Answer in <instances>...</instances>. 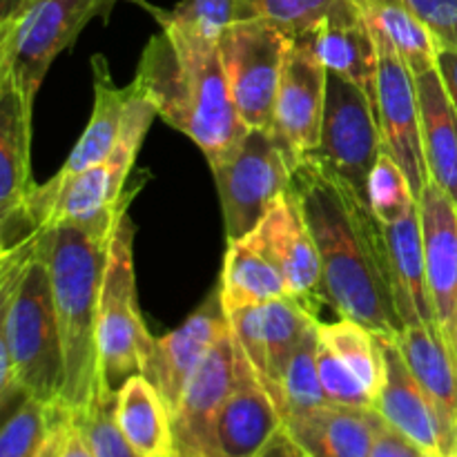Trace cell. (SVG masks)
<instances>
[{
	"mask_svg": "<svg viewBox=\"0 0 457 457\" xmlns=\"http://www.w3.org/2000/svg\"><path fill=\"white\" fill-rule=\"evenodd\" d=\"M74 427L80 431L94 457H141L116 420V391L103 375L87 409L74 418Z\"/></svg>",
	"mask_w": 457,
	"mask_h": 457,
	"instance_id": "31",
	"label": "cell"
},
{
	"mask_svg": "<svg viewBox=\"0 0 457 457\" xmlns=\"http://www.w3.org/2000/svg\"><path fill=\"white\" fill-rule=\"evenodd\" d=\"M129 204L92 221H62L38 235L61 328L65 384L61 400L74 418L87 409L98 379V299L112 237Z\"/></svg>",
	"mask_w": 457,
	"mask_h": 457,
	"instance_id": "3",
	"label": "cell"
},
{
	"mask_svg": "<svg viewBox=\"0 0 457 457\" xmlns=\"http://www.w3.org/2000/svg\"><path fill=\"white\" fill-rule=\"evenodd\" d=\"M339 0H237V21H266L290 38L308 34Z\"/></svg>",
	"mask_w": 457,
	"mask_h": 457,
	"instance_id": "34",
	"label": "cell"
},
{
	"mask_svg": "<svg viewBox=\"0 0 457 457\" xmlns=\"http://www.w3.org/2000/svg\"><path fill=\"white\" fill-rule=\"evenodd\" d=\"M239 344L232 328L196 369L172 413L174 457H212L219 413L237 386Z\"/></svg>",
	"mask_w": 457,
	"mask_h": 457,
	"instance_id": "12",
	"label": "cell"
},
{
	"mask_svg": "<svg viewBox=\"0 0 457 457\" xmlns=\"http://www.w3.org/2000/svg\"><path fill=\"white\" fill-rule=\"evenodd\" d=\"M293 38L266 21H235L221 38L232 98L248 129H272L286 54Z\"/></svg>",
	"mask_w": 457,
	"mask_h": 457,
	"instance_id": "8",
	"label": "cell"
},
{
	"mask_svg": "<svg viewBox=\"0 0 457 457\" xmlns=\"http://www.w3.org/2000/svg\"><path fill=\"white\" fill-rule=\"evenodd\" d=\"M306 36L326 70L360 85L378 107L379 54L355 0H339Z\"/></svg>",
	"mask_w": 457,
	"mask_h": 457,
	"instance_id": "18",
	"label": "cell"
},
{
	"mask_svg": "<svg viewBox=\"0 0 457 457\" xmlns=\"http://www.w3.org/2000/svg\"><path fill=\"white\" fill-rule=\"evenodd\" d=\"M284 428V418L239 346L237 386L214 427L212 457H257Z\"/></svg>",
	"mask_w": 457,
	"mask_h": 457,
	"instance_id": "17",
	"label": "cell"
},
{
	"mask_svg": "<svg viewBox=\"0 0 457 457\" xmlns=\"http://www.w3.org/2000/svg\"><path fill=\"white\" fill-rule=\"evenodd\" d=\"M436 67H437V71H440L442 83H445L451 103H453V107L457 112V52L455 49L437 47Z\"/></svg>",
	"mask_w": 457,
	"mask_h": 457,
	"instance_id": "39",
	"label": "cell"
},
{
	"mask_svg": "<svg viewBox=\"0 0 457 457\" xmlns=\"http://www.w3.org/2000/svg\"><path fill=\"white\" fill-rule=\"evenodd\" d=\"M0 342L25 395L47 404L61 400L65 357L38 237L0 254Z\"/></svg>",
	"mask_w": 457,
	"mask_h": 457,
	"instance_id": "4",
	"label": "cell"
},
{
	"mask_svg": "<svg viewBox=\"0 0 457 457\" xmlns=\"http://www.w3.org/2000/svg\"><path fill=\"white\" fill-rule=\"evenodd\" d=\"M418 208L428 293L442 335L453 351L457 326V205L436 181H428L420 195Z\"/></svg>",
	"mask_w": 457,
	"mask_h": 457,
	"instance_id": "16",
	"label": "cell"
},
{
	"mask_svg": "<svg viewBox=\"0 0 457 457\" xmlns=\"http://www.w3.org/2000/svg\"><path fill=\"white\" fill-rule=\"evenodd\" d=\"M366 201L375 217L382 221V226L397 223L411 210L418 208V199H415L409 177L388 152L382 150L370 170L369 183H366Z\"/></svg>",
	"mask_w": 457,
	"mask_h": 457,
	"instance_id": "33",
	"label": "cell"
},
{
	"mask_svg": "<svg viewBox=\"0 0 457 457\" xmlns=\"http://www.w3.org/2000/svg\"><path fill=\"white\" fill-rule=\"evenodd\" d=\"M317 369H320L321 386L333 404L357 406V409H375V397L360 382L355 373L330 351L326 344L317 346Z\"/></svg>",
	"mask_w": 457,
	"mask_h": 457,
	"instance_id": "36",
	"label": "cell"
},
{
	"mask_svg": "<svg viewBox=\"0 0 457 457\" xmlns=\"http://www.w3.org/2000/svg\"><path fill=\"white\" fill-rule=\"evenodd\" d=\"M257 457H303L302 449L293 442V437L286 433V428H281L270 442L262 449V453Z\"/></svg>",
	"mask_w": 457,
	"mask_h": 457,
	"instance_id": "40",
	"label": "cell"
},
{
	"mask_svg": "<svg viewBox=\"0 0 457 457\" xmlns=\"http://www.w3.org/2000/svg\"><path fill=\"white\" fill-rule=\"evenodd\" d=\"M31 112L9 76H0V219L27 199L31 181Z\"/></svg>",
	"mask_w": 457,
	"mask_h": 457,
	"instance_id": "23",
	"label": "cell"
},
{
	"mask_svg": "<svg viewBox=\"0 0 457 457\" xmlns=\"http://www.w3.org/2000/svg\"><path fill=\"white\" fill-rule=\"evenodd\" d=\"M34 457H36V455H34Z\"/></svg>",
	"mask_w": 457,
	"mask_h": 457,
	"instance_id": "46",
	"label": "cell"
},
{
	"mask_svg": "<svg viewBox=\"0 0 457 457\" xmlns=\"http://www.w3.org/2000/svg\"><path fill=\"white\" fill-rule=\"evenodd\" d=\"M31 3L34 0H0V29H4L16 18H21Z\"/></svg>",
	"mask_w": 457,
	"mask_h": 457,
	"instance_id": "41",
	"label": "cell"
},
{
	"mask_svg": "<svg viewBox=\"0 0 457 457\" xmlns=\"http://www.w3.org/2000/svg\"><path fill=\"white\" fill-rule=\"evenodd\" d=\"M154 342L141 317L134 277V223L125 212L116 226L98 299V364L105 382L119 391L132 375H143Z\"/></svg>",
	"mask_w": 457,
	"mask_h": 457,
	"instance_id": "5",
	"label": "cell"
},
{
	"mask_svg": "<svg viewBox=\"0 0 457 457\" xmlns=\"http://www.w3.org/2000/svg\"><path fill=\"white\" fill-rule=\"evenodd\" d=\"M228 330H230V317L223 308L221 290L214 288L177 330L156 339L143 375L161 393L170 413H174L181 402L192 375Z\"/></svg>",
	"mask_w": 457,
	"mask_h": 457,
	"instance_id": "15",
	"label": "cell"
},
{
	"mask_svg": "<svg viewBox=\"0 0 457 457\" xmlns=\"http://www.w3.org/2000/svg\"><path fill=\"white\" fill-rule=\"evenodd\" d=\"M317 346H320V321L308 330L303 342L295 351L277 391L275 404L284 422L293 415L308 413V411L328 404V397L321 386L320 369H317Z\"/></svg>",
	"mask_w": 457,
	"mask_h": 457,
	"instance_id": "30",
	"label": "cell"
},
{
	"mask_svg": "<svg viewBox=\"0 0 457 457\" xmlns=\"http://www.w3.org/2000/svg\"><path fill=\"white\" fill-rule=\"evenodd\" d=\"M384 232H386L393 290H395V303L402 324L404 328L420 324L440 326L431 293H428L420 208L411 210L397 223L384 226Z\"/></svg>",
	"mask_w": 457,
	"mask_h": 457,
	"instance_id": "22",
	"label": "cell"
},
{
	"mask_svg": "<svg viewBox=\"0 0 457 457\" xmlns=\"http://www.w3.org/2000/svg\"><path fill=\"white\" fill-rule=\"evenodd\" d=\"M230 328L245 360L275 402L286 369L317 315L299 299L284 297L230 312Z\"/></svg>",
	"mask_w": 457,
	"mask_h": 457,
	"instance_id": "11",
	"label": "cell"
},
{
	"mask_svg": "<svg viewBox=\"0 0 457 457\" xmlns=\"http://www.w3.org/2000/svg\"><path fill=\"white\" fill-rule=\"evenodd\" d=\"M219 45L161 27L137 71L161 119L192 138L210 168L235 154L250 132L232 98Z\"/></svg>",
	"mask_w": 457,
	"mask_h": 457,
	"instance_id": "2",
	"label": "cell"
},
{
	"mask_svg": "<svg viewBox=\"0 0 457 457\" xmlns=\"http://www.w3.org/2000/svg\"><path fill=\"white\" fill-rule=\"evenodd\" d=\"M384 357V382L375 400V409L391 427L404 433L424 453L446 457V436L436 406L411 369L406 366L393 337L379 335Z\"/></svg>",
	"mask_w": 457,
	"mask_h": 457,
	"instance_id": "19",
	"label": "cell"
},
{
	"mask_svg": "<svg viewBox=\"0 0 457 457\" xmlns=\"http://www.w3.org/2000/svg\"><path fill=\"white\" fill-rule=\"evenodd\" d=\"M290 192L315 239L330 306L384 337L400 335L386 232L369 201L315 152L295 165Z\"/></svg>",
	"mask_w": 457,
	"mask_h": 457,
	"instance_id": "1",
	"label": "cell"
},
{
	"mask_svg": "<svg viewBox=\"0 0 457 457\" xmlns=\"http://www.w3.org/2000/svg\"><path fill=\"white\" fill-rule=\"evenodd\" d=\"M382 150L375 103L360 85L328 71L324 125L315 154L366 199L369 174Z\"/></svg>",
	"mask_w": 457,
	"mask_h": 457,
	"instance_id": "9",
	"label": "cell"
},
{
	"mask_svg": "<svg viewBox=\"0 0 457 457\" xmlns=\"http://www.w3.org/2000/svg\"><path fill=\"white\" fill-rule=\"evenodd\" d=\"M451 457H457V455H451Z\"/></svg>",
	"mask_w": 457,
	"mask_h": 457,
	"instance_id": "45",
	"label": "cell"
},
{
	"mask_svg": "<svg viewBox=\"0 0 457 457\" xmlns=\"http://www.w3.org/2000/svg\"><path fill=\"white\" fill-rule=\"evenodd\" d=\"M386 420L378 409L328 404L284 422L286 433L308 457H369Z\"/></svg>",
	"mask_w": 457,
	"mask_h": 457,
	"instance_id": "21",
	"label": "cell"
},
{
	"mask_svg": "<svg viewBox=\"0 0 457 457\" xmlns=\"http://www.w3.org/2000/svg\"><path fill=\"white\" fill-rule=\"evenodd\" d=\"M328 70L306 36L293 38L286 54L284 74L275 107V129L297 159L320 147L324 125Z\"/></svg>",
	"mask_w": 457,
	"mask_h": 457,
	"instance_id": "14",
	"label": "cell"
},
{
	"mask_svg": "<svg viewBox=\"0 0 457 457\" xmlns=\"http://www.w3.org/2000/svg\"><path fill=\"white\" fill-rule=\"evenodd\" d=\"M373 34L397 49L415 76L436 67L437 45L406 0H355Z\"/></svg>",
	"mask_w": 457,
	"mask_h": 457,
	"instance_id": "28",
	"label": "cell"
},
{
	"mask_svg": "<svg viewBox=\"0 0 457 457\" xmlns=\"http://www.w3.org/2000/svg\"><path fill=\"white\" fill-rule=\"evenodd\" d=\"M245 237L281 272L290 297L299 299L315 315L321 303H328L320 253L290 187Z\"/></svg>",
	"mask_w": 457,
	"mask_h": 457,
	"instance_id": "13",
	"label": "cell"
},
{
	"mask_svg": "<svg viewBox=\"0 0 457 457\" xmlns=\"http://www.w3.org/2000/svg\"><path fill=\"white\" fill-rule=\"evenodd\" d=\"M424 22L437 47L457 52V0H406Z\"/></svg>",
	"mask_w": 457,
	"mask_h": 457,
	"instance_id": "37",
	"label": "cell"
},
{
	"mask_svg": "<svg viewBox=\"0 0 457 457\" xmlns=\"http://www.w3.org/2000/svg\"><path fill=\"white\" fill-rule=\"evenodd\" d=\"M119 0H34L21 18L0 29V76H9L34 107L54 58L70 47L89 21L107 16Z\"/></svg>",
	"mask_w": 457,
	"mask_h": 457,
	"instance_id": "6",
	"label": "cell"
},
{
	"mask_svg": "<svg viewBox=\"0 0 457 457\" xmlns=\"http://www.w3.org/2000/svg\"><path fill=\"white\" fill-rule=\"evenodd\" d=\"M297 156L275 129H250L235 154L212 165L228 241L244 239L290 187Z\"/></svg>",
	"mask_w": 457,
	"mask_h": 457,
	"instance_id": "7",
	"label": "cell"
},
{
	"mask_svg": "<svg viewBox=\"0 0 457 457\" xmlns=\"http://www.w3.org/2000/svg\"><path fill=\"white\" fill-rule=\"evenodd\" d=\"M161 27L177 29L205 43H221L237 21V0H181L172 9H154Z\"/></svg>",
	"mask_w": 457,
	"mask_h": 457,
	"instance_id": "32",
	"label": "cell"
},
{
	"mask_svg": "<svg viewBox=\"0 0 457 457\" xmlns=\"http://www.w3.org/2000/svg\"><path fill=\"white\" fill-rule=\"evenodd\" d=\"M52 418L49 404L27 397L4 418L0 433V457H34L47 437Z\"/></svg>",
	"mask_w": 457,
	"mask_h": 457,
	"instance_id": "35",
	"label": "cell"
},
{
	"mask_svg": "<svg viewBox=\"0 0 457 457\" xmlns=\"http://www.w3.org/2000/svg\"><path fill=\"white\" fill-rule=\"evenodd\" d=\"M302 453H303V451H302ZM303 457H308V455H306V453H303Z\"/></svg>",
	"mask_w": 457,
	"mask_h": 457,
	"instance_id": "44",
	"label": "cell"
},
{
	"mask_svg": "<svg viewBox=\"0 0 457 457\" xmlns=\"http://www.w3.org/2000/svg\"><path fill=\"white\" fill-rule=\"evenodd\" d=\"M428 177L457 205V112L437 67L415 76Z\"/></svg>",
	"mask_w": 457,
	"mask_h": 457,
	"instance_id": "24",
	"label": "cell"
},
{
	"mask_svg": "<svg viewBox=\"0 0 457 457\" xmlns=\"http://www.w3.org/2000/svg\"><path fill=\"white\" fill-rule=\"evenodd\" d=\"M94 70V110L83 137L76 143L74 150L67 156L65 165L61 168L58 177L70 179L74 174L94 168L114 150L120 137L125 112L134 94V83L128 87H116L112 80L110 67L103 56L92 58Z\"/></svg>",
	"mask_w": 457,
	"mask_h": 457,
	"instance_id": "25",
	"label": "cell"
},
{
	"mask_svg": "<svg viewBox=\"0 0 457 457\" xmlns=\"http://www.w3.org/2000/svg\"><path fill=\"white\" fill-rule=\"evenodd\" d=\"M393 342L436 406L437 418L445 427L446 457L457 455V360L440 326H406Z\"/></svg>",
	"mask_w": 457,
	"mask_h": 457,
	"instance_id": "20",
	"label": "cell"
},
{
	"mask_svg": "<svg viewBox=\"0 0 457 457\" xmlns=\"http://www.w3.org/2000/svg\"><path fill=\"white\" fill-rule=\"evenodd\" d=\"M418 445H415L411 437H406L404 433L397 431L391 424H384L379 428L378 437L373 442V449H370L369 457H427Z\"/></svg>",
	"mask_w": 457,
	"mask_h": 457,
	"instance_id": "38",
	"label": "cell"
},
{
	"mask_svg": "<svg viewBox=\"0 0 457 457\" xmlns=\"http://www.w3.org/2000/svg\"><path fill=\"white\" fill-rule=\"evenodd\" d=\"M62 457H94L92 451H89V446L85 445L83 436H80L79 428H71L70 433V440H67V446H65V453Z\"/></svg>",
	"mask_w": 457,
	"mask_h": 457,
	"instance_id": "42",
	"label": "cell"
},
{
	"mask_svg": "<svg viewBox=\"0 0 457 457\" xmlns=\"http://www.w3.org/2000/svg\"><path fill=\"white\" fill-rule=\"evenodd\" d=\"M219 290L228 315L241 308L290 297L281 272L248 237L228 241Z\"/></svg>",
	"mask_w": 457,
	"mask_h": 457,
	"instance_id": "27",
	"label": "cell"
},
{
	"mask_svg": "<svg viewBox=\"0 0 457 457\" xmlns=\"http://www.w3.org/2000/svg\"><path fill=\"white\" fill-rule=\"evenodd\" d=\"M373 40L379 54L378 120L382 129L384 152H388L400 163L409 177L415 199H420L431 177L424 159L415 74L386 38L373 34Z\"/></svg>",
	"mask_w": 457,
	"mask_h": 457,
	"instance_id": "10",
	"label": "cell"
},
{
	"mask_svg": "<svg viewBox=\"0 0 457 457\" xmlns=\"http://www.w3.org/2000/svg\"><path fill=\"white\" fill-rule=\"evenodd\" d=\"M453 353H455V360H457V326H455V342H453Z\"/></svg>",
	"mask_w": 457,
	"mask_h": 457,
	"instance_id": "43",
	"label": "cell"
},
{
	"mask_svg": "<svg viewBox=\"0 0 457 457\" xmlns=\"http://www.w3.org/2000/svg\"><path fill=\"white\" fill-rule=\"evenodd\" d=\"M116 420L141 457H174L172 413L145 375H132L116 391Z\"/></svg>",
	"mask_w": 457,
	"mask_h": 457,
	"instance_id": "26",
	"label": "cell"
},
{
	"mask_svg": "<svg viewBox=\"0 0 457 457\" xmlns=\"http://www.w3.org/2000/svg\"><path fill=\"white\" fill-rule=\"evenodd\" d=\"M320 339L360 378V382L378 400V393L384 382V357L379 335L366 328L360 321L339 317L333 324L320 321Z\"/></svg>",
	"mask_w": 457,
	"mask_h": 457,
	"instance_id": "29",
	"label": "cell"
}]
</instances>
